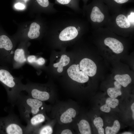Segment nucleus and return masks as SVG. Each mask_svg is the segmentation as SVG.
Listing matches in <instances>:
<instances>
[{"label": "nucleus", "mask_w": 134, "mask_h": 134, "mask_svg": "<svg viewBox=\"0 0 134 134\" xmlns=\"http://www.w3.org/2000/svg\"><path fill=\"white\" fill-rule=\"evenodd\" d=\"M87 20L78 18L60 19L53 22L48 34L61 42L71 41L88 31Z\"/></svg>", "instance_id": "nucleus-1"}, {"label": "nucleus", "mask_w": 134, "mask_h": 134, "mask_svg": "<svg viewBox=\"0 0 134 134\" xmlns=\"http://www.w3.org/2000/svg\"><path fill=\"white\" fill-rule=\"evenodd\" d=\"M105 26L117 35L128 36L134 32V9L122 8L118 12L110 15Z\"/></svg>", "instance_id": "nucleus-2"}, {"label": "nucleus", "mask_w": 134, "mask_h": 134, "mask_svg": "<svg viewBox=\"0 0 134 134\" xmlns=\"http://www.w3.org/2000/svg\"><path fill=\"white\" fill-rule=\"evenodd\" d=\"M82 10L83 15L86 17L92 30L105 26L110 15L103 0H92L83 6Z\"/></svg>", "instance_id": "nucleus-3"}, {"label": "nucleus", "mask_w": 134, "mask_h": 134, "mask_svg": "<svg viewBox=\"0 0 134 134\" xmlns=\"http://www.w3.org/2000/svg\"><path fill=\"white\" fill-rule=\"evenodd\" d=\"M23 78L22 76H14L9 69L0 65V83L5 89L8 101L13 106L15 105L21 92L24 91L25 84L22 82Z\"/></svg>", "instance_id": "nucleus-4"}, {"label": "nucleus", "mask_w": 134, "mask_h": 134, "mask_svg": "<svg viewBox=\"0 0 134 134\" xmlns=\"http://www.w3.org/2000/svg\"><path fill=\"white\" fill-rule=\"evenodd\" d=\"M21 117L27 123L33 116L39 113L43 109L42 101L28 95L20 94L15 103Z\"/></svg>", "instance_id": "nucleus-5"}, {"label": "nucleus", "mask_w": 134, "mask_h": 134, "mask_svg": "<svg viewBox=\"0 0 134 134\" xmlns=\"http://www.w3.org/2000/svg\"><path fill=\"white\" fill-rule=\"evenodd\" d=\"M25 127L12 112H10L7 116L0 118V134H25Z\"/></svg>", "instance_id": "nucleus-6"}, {"label": "nucleus", "mask_w": 134, "mask_h": 134, "mask_svg": "<svg viewBox=\"0 0 134 134\" xmlns=\"http://www.w3.org/2000/svg\"><path fill=\"white\" fill-rule=\"evenodd\" d=\"M11 39L4 34H0V65L12 69V59L14 49Z\"/></svg>", "instance_id": "nucleus-7"}, {"label": "nucleus", "mask_w": 134, "mask_h": 134, "mask_svg": "<svg viewBox=\"0 0 134 134\" xmlns=\"http://www.w3.org/2000/svg\"><path fill=\"white\" fill-rule=\"evenodd\" d=\"M29 54L27 46H20L15 50L12 59V69H18L22 67L27 63Z\"/></svg>", "instance_id": "nucleus-8"}, {"label": "nucleus", "mask_w": 134, "mask_h": 134, "mask_svg": "<svg viewBox=\"0 0 134 134\" xmlns=\"http://www.w3.org/2000/svg\"><path fill=\"white\" fill-rule=\"evenodd\" d=\"M78 64H74L67 69V72L69 77L72 80L80 83H84L89 80L88 76L82 71L80 70Z\"/></svg>", "instance_id": "nucleus-9"}, {"label": "nucleus", "mask_w": 134, "mask_h": 134, "mask_svg": "<svg viewBox=\"0 0 134 134\" xmlns=\"http://www.w3.org/2000/svg\"><path fill=\"white\" fill-rule=\"evenodd\" d=\"M45 115L41 113H39L33 116L27 122L25 134H32L39 125L45 121Z\"/></svg>", "instance_id": "nucleus-10"}, {"label": "nucleus", "mask_w": 134, "mask_h": 134, "mask_svg": "<svg viewBox=\"0 0 134 134\" xmlns=\"http://www.w3.org/2000/svg\"><path fill=\"white\" fill-rule=\"evenodd\" d=\"M80 69L90 77L94 76L97 72V67L95 63L88 58L83 59L80 62Z\"/></svg>", "instance_id": "nucleus-11"}, {"label": "nucleus", "mask_w": 134, "mask_h": 134, "mask_svg": "<svg viewBox=\"0 0 134 134\" xmlns=\"http://www.w3.org/2000/svg\"><path fill=\"white\" fill-rule=\"evenodd\" d=\"M108 7L110 15L119 12L124 4L134 2V0H103Z\"/></svg>", "instance_id": "nucleus-12"}, {"label": "nucleus", "mask_w": 134, "mask_h": 134, "mask_svg": "<svg viewBox=\"0 0 134 134\" xmlns=\"http://www.w3.org/2000/svg\"><path fill=\"white\" fill-rule=\"evenodd\" d=\"M55 3L68 7L77 13L82 12L79 6V0H55Z\"/></svg>", "instance_id": "nucleus-13"}, {"label": "nucleus", "mask_w": 134, "mask_h": 134, "mask_svg": "<svg viewBox=\"0 0 134 134\" xmlns=\"http://www.w3.org/2000/svg\"><path fill=\"white\" fill-rule=\"evenodd\" d=\"M41 25L36 22L32 23L30 25L27 34L28 38L31 39H37L41 35Z\"/></svg>", "instance_id": "nucleus-14"}, {"label": "nucleus", "mask_w": 134, "mask_h": 134, "mask_svg": "<svg viewBox=\"0 0 134 134\" xmlns=\"http://www.w3.org/2000/svg\"><path fill=\"white\" fill-rule=\"evenodd\" d=\"M76 114V110L73 108H69L61 115L60 117V121L64 124L70 123L72 121V118H74Z\"/></svg>", "instance_id": "nucleus-15"}, {"label": "nucleus", "mask_w": 134, "mask_h": 134, "mask_svg": "<svg viewBox=\"0 0 134 134\" xmlns=\"http://www.w3.org/2000/svg\"><path fill=\"white\" fill-rule=\"evenodd\" d=\"M119 103V101L117 99L110 97L106 99L105 103L100 107V109L103 112L108 113L110 111L111 108H115Z\"/></svg>", "instance_id": "nucleus-16"}, {"label": "nucleus", "mask_w": 134, "mask_h": 134, "mask_svg": "<svg viewBox=\"0 0 134 134\" xmlns=\"http://www.w3.org/2000/svg\"><path fill=\"white\" fill-rule=\"evenodd\" d=\"M114 87L108 88L107 93L110 97L115 98L122 94L121 91L122 85L116 81L114 82Z\"/></svg>", "instance_id": "nucleus-17"}, {"label": "nucleus", "mask_w": 134, "mask_h": 134, "mask_svg": "<svg viewBox=\"0 0 134 134\" xmlns=\"http://www.w3.org/2000/svg\"><path fill=\"white\" fill-rule=\"evenodd\" d=\"M35 0L38 6L49 12L53 14L57 12L54 7V4L50 2L49 0Z\"/></svg>", "instance_id": "nucleus-18"}, {"label": "nucleus", "mask_w": 134, "mask_h": 134, "mask_svg": "<svg viewBox=\"0 0 134 134\" xmlns=\"http://www.w3.org/2000/svg\"><path fill=\"white\" fill-rule=\"evenodd\" d=\"M45 62V59L42 57L37 58L34 55H29L27 58V63L33 67L43 65Z\"/></svg>", "instance_id": "nucleus-19"}, {"label": "nucleus", "mask_w": 134, "mask_h": 134, "mask_svg": "<svg viewBox=\"0 0 134 134\" xmlns=\"http://www.w3.org/2000/svg\"><path fill=\"white\" fill-rule=\"evenodd\" d=\"M114 79L116 81L124 87L127 86L132 81L131 77L128 74L116 75L115 76Z\"/></svg>", "instance_id": "nucleus-20"}, {"label": "nucleus", "mask_w": 134, "mask_h": 134, "mask_svg": "<svg viewBox=\"0 0 134 134\" xmlns=\"http://www.w3.org/2000/svg\"><path fill=\"white\" fill-rule=\"evenodd\" d=\"M70 61L69 58L67 55H63L61 57L59 62L54 64L53 66L55 67H58L57 71L59 73L62 72L63 67L68 64Z\"/></svg>", "instance_id": "nucleus-21"}, {"label": "nucleus", "mask_w": 134, "mask_h": 134, "mask_svg": "<svg viewBox=\"0 0 134 134\" xmlns=\"http://www.w3.org/2000/svg\"><path fill=\"white\" fill-rule=\"evenodd\" d=\"M79 130L81 134H91V127L88 122L86 120L82 119L78 124Z\"/></svg>", "instance_id": "nucleus-22"}, {"label": "nucleus", "mask_w": 134, "mask_h": 134, "mask_svg": "<svg viewBox=\"0 0 134 134\" xmlns=\"http://www.w3.org/2000/svg\"><path fill=\"white\" fill-rule=\"evenodd\" d=\"M120 128V125L119 121L115 120L112 127L107 126L105 129L106 134H116L119 131Z\"/></svg>", "instance_id": "nucleus-23"}, {"label": "nucleus", "mask_w": 134, "mask_h": 134, "mask_svg": "<svg viewBox=\"0 0 134 134\" xmlns=\"http://www.w3.org/2000/svg\"><path fill=\"white\" fill-rule=\"evenodd\" d=\"M94 124L97 129L99 134H104V131L103 128V122L102 119L100 117L95 118L93 120Z\"/></svg>", "instance_id": "nucleus-24"}, {"label": "nucleus", "mask_w": 134, "mask_h": 134, "mask_svg": "<svg viewBox=\"0 0 134 134\" xmlns=\"http://www.w3.org/2000/svg\"><path fill=\"white\" fill-rule=\"evenodd\" d=\"M52 127L49 125L44 126L40 129L37 128L33 132L32 134H51L53 133Z\"/></svg>", "instance_id": "nucleus-25"}, {"label": "nucleus", "mask_w": 134, "mask_h": 134, "mask_svg": "<svg viewBox=\"0 0 134 134\" xmlns=\"http://www.w3.org/2000/svg\"><path fill=\"white\" fill-rule=\"evenodd\" d=\"M14 6L16 8L20 10L24 9L25 7V6L24 4L20 3H16L15 5Z\"/></svg>", "instance_id": "nucleus-26"}, {"label": "nucleus", "mask_w": 134, "mask_h": 134, "mask_svg": "<svg viewBox=\"0 0 134 134\" xmlns=\"http://www.w3.org/2000/svg\"><path fill=\"white\" fill-rule=\"evenodd\" d=\"M61 134H72L71 131L68 129H66L63 130L61 133Z\"/></svg>", "instance_id": "nucleus-27"}, {"label": "nucleus", "mask_w": 134, "mask_h": 134, "mask_svg": "<svg viewBox=\"0 0 134 134\" xmlns=\"http://www.w3.org/2000/svg\"><path fill=\"white\" fill-rule=\"evenodd\" d=\"M131 109L132 112V118L134 120V103L133 102L131 106Z\"/></svg>", "instance_id": "nucleus-28"}, {"label": "nucleus", "mask_w": 134, "mask_h": 134, "mask_svg": "<svg viewBox=\"0 0 134 134\" xmlns=\"http://www.w3.org/2000/svg\"><path fill=\"white\" fill-rule=\"evenodd\" d=\"M89 0H82L83 3V6L87 4V3Z\"/></svg>", "instance_id": "nucleus-29"}, {"label": "nucleus", "mask_w": 134, "mask_h": 134, "mask_svg": "<svg viewBox=\"0 0 134 134\" xmlns=\"http://www.w3.org/2000/svg\"><path fill=\"white\" fill-rule=\"evenodd\" d=\"M123 134H132L131 133L129 132H125L122 133Z\"/></svg>", "instance_id": "nucleus-30"}, {"label": "nucleus", "mask_w": 134, "mask_h": 134, "mask_svg": "<svg viewBox=\"0 0 134 134\" xmlns=\"http://www.w3.org/2000/svg\"></svg>", "instance_id": "nucleus-31"}]
</instances>
